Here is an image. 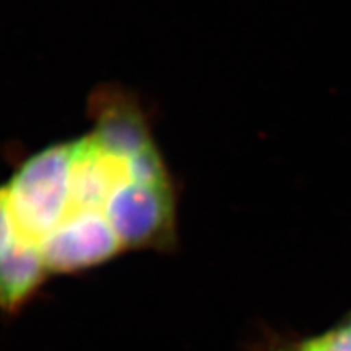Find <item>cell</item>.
<instances>
[{"instance_id": "2", "label": "cell", "mask_w": 351, "mask_h": 351, "mask_svg": "<svg viewBox=\"0 0 351 351\" xmlns=\"http://www.w3.org/2000/svg\"><path fill=\"white\" fill-rule=\"evenodd\" d=\"M106 217L124 249L168 245L174 232L169 179L124 182L109 199Z\"/></svg>"}, {"instance_id": "3", "label": "cell", "mask_w": 351, "mask_h": 351, "mask_svg": "<svg viewBox=\"0 0 351 351\" xmlns=\"http://www.w3.org/2000/svg\"><path fill=\"white\" fill-rule=\"evenodd\" d=\"M122 249L106 215L83 212L65 217L39 254L47 274H73L116 257Z\"/></svg>"}, {"instance_id": "4", "label": "cell", "mask_w": 351, "mask_h": 351, "mask_svg": "<svg viewBox=\"0 0 351 351\" xmlns=\"http://www.w3.org/2000/svg\"><path fill=\"white\" fill-rule=\"evenodd\" d=\"M91 114L96 121L91 137L108 152L130 160L153 147L143 114L129 95L116 90L96 91Z\"/></svg>"}, {"instance_id": "5", "label": "cell", "mask_w": 351, "mask_h": 351, "mask_svg": "<svg viewBox=\"0 0 351 351\" xmlns=\"http://www.w3.org/2000/svg\"><path fill=\"white\" fill-rule=\"evenodd\" d=\"M296 351H351V319L340 327L306 341Z\"/></svg>"}, {"instance_id": "1", "label": "cell", "mask_w": 351, "mask_h": 351, "mask_svg": "<svg viewBox=\"0 0 351 351\" xmlns=\"http://www.w3.org/2000/svg\"><path fill=\"white\" fill-rule=\"evenodd\" d=\"M73 147L60 143L29 158L2 187L16 244L39 252L64 221L70 202Z\"/></svg>"}]
</instances>
